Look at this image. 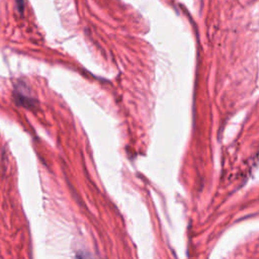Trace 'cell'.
I'll use <instances>...</instances> for the list:
<instances>
[{"label":"cell","mask_w":259,"mask_h":259,"mask_svg":"<svg viewBox=\"0 0 259 259\" xmlns=\"http://www.w3.org/2000/svg\"><path fill=\"white\" fill-rule=\"evenodd\" d=\"M17 4H18V7H19V10H22V7H23V0H17Z\"/></svg>","instance_id":"obj_1"}]
</instances>
